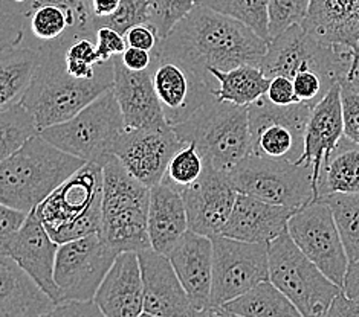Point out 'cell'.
Masks as SVG:
<instances>
[{
  "instance_id": "obj_17",
  "label": "cell",
  "mask_w": 359,
  "mask_h": 317,
  "mask_svg": "<svg viewBox=\"0 0 359 317\" xmlns=\"http://www.w3.org/2000/svg\"><path fill=\"white\" fill-rule=\"evenodd\" d=\"M187 209L188 229L201 235H220L231 211L237 191L226 171H220L205 160L202 176L181 191Z\"/></svg>"
},
{
  "instance_id": "obj_4",
  "label": "cell",
  "mask_w": 359,
  "mask_h": 317,
  "mask_svg": "<svg viewBox=\"0 0 359 317\" xmlns=\"http://www.w3.org/2000/svg\"><path fill=\"white\" fill-rule=\"evenodd\" d=\"M150 188L135 178L115 154L102 164L100 235L118 253L149 248Z\"/></svg>"
},
{
  "instance_id": "obj_46",
  "label": "cell",
  "mask_w": 359,
  "mask_h": 317,
  "mask_svg": "<svg viewBox=\"0 0 359 317\" xmlns=\"http://www.w3.org/2000/svg\"><path fill=\"white\" fill-rule=\"evenodd\" d=\"M50 316L75 317V316H102V314L95 301H74V299H66V301H58L55 304Z\"/></svg>"
},
{
  "instance_id": "obj_51",
  "label": "cell",
  "mask_w": 359,
  "mask_h": 317,
  "mask_svg": "<svg viewBox=\"0 0 359 317\" xmlns=\"http://www.w3.org/2000/svg\"><path fill=\"white\" fill-rule=\"evenodd\" d=\"M339 84H347L352 89L359 92V50H358V54H356L352 71H350V73L347 76V80L343 81V83H339Z\"/></svg>"
},
{
  "instance_id": "obj_32",
  "label": "cell",
  "mask_w": 359,
  "mask_h": 317,
  "mask_svg": "<svg viewBox=\"0 0 359 317\" xmlns=\"http://www.w3.org/2000/svg\"><path fill=\"white\" fill-rule=\"evenodd\" d=\"M320 199L332 209L348 262L359 261V192H332Z\"/></svg>"
},
{
  "instance_id": "obj_9",
  "label": "cell",
  "mask_w": 359,
  "mask_h": 317,
  "mask_svg": "<svg viewBox=\"0 0 359 317\" xmlns=\"http://www.w3.org/2000/svg\"><path fill=\"white\" fill-rule=\"evenodd\" d=\"M124 118L112 89L93 99L66 121L39 133L46 141L84 162L104 164L112 147L124 130Z\"/></svg>"
},
{
  "instance_id": "obj_31",
  "label": "cell",
  "mask_w": 359,
  "mask_h": 317,
  "mask_svg": "<svg viewBox=\"0 0 359 317\" xmlns=\"http://www.w3.org/2000/svg\"><path fill=\"white\" fill-rule=\"evenodd\" d=\"M208 72L215 76L217 87L212 92L219 101H228L237 106H250L263 95H266L271 78L262 72L259 66L243 64L234 69L220 71L210 67Z\"/></svg>"
},
{
  "instance_id": "obj_5",
  "label": "cell",
  "mask_w": 359,
  "mask_h": 317,
  "mask_svg": "<svg viewBox=\"0 0 359 317\" xmlns=\"http://www.w3.org/2000/svg\"><path fill=\"white\" fill-rule=\"evenodd\" d=\"M102 165L86 162L36 208L58 244L97 234L101 229Z\"/></svg>"
},
{
  "instance_id": "obj_30",
  "label": "cell",
  "mask_w": 359,
  "mask_h": 317,
  "mask_svg": "<svg viewBox=\"0 0 359 317\" xmlns=\"http://www.w3.org/2000/svg\"><path fill=\"white\" fill-rule=\"evenodd\" d=\"M219 316L298 317L302 314L271 281H263L222 305Z\"/></svg>"
},
{
  "instance_id": "obj_21",
  "label": "cell",
  "mask_w": 359,
  "mask_h": 317,
  "mask_svg": "<svg viewBox=\"0 0 359 317\" xmlns=\"http://www.w3.org/2000/svg\"><path fill=\"white\" fill-rule=\"evenodd\" d=\"M93 301L106 317L142 316L144 287L138 252L116 255Z\"/></svg>"
},
{
  "instance_id": "obj_50",
  "label": "cell",
  "mask_w": 359,
  "mask_h": 317,
  "mask_svg": "<svg viewBox=\"0 0 359 317\" xmlns=\"http://www.w3.org/2000/svg\"><path fill=\"white\" fill-rule=\"evenodd\" d=\"M90 2V10L95 17H107L114 14L121 0H89Z\"/></svg>"
},
{
  "instance_id": "obj_20",
  "label": "cell",
  "mask_w": 359,
  "mask_h": 317,
  "mask_svg": "<svg viewBox=\"0 0 359 317\" xmlns=\"http://www.w3.org/2000/svg\"><path fill=\"white\" fill-rule=\"evenodd\" d=\"M167 256L199 316H210L212 284L211 238L188 229Z\"/></svg>"
},
{
  "instance_id": "obj_15",
  "label": "cell",
  "mask_w": 359,
  "mask_h": 317,
  "mask_svg": "<svg viewBox=\"0 0 359 317\" xmlns=\"http://www.w3.org/2000/svg\"><path fill=\"white\" fill-rule=\"evenodd\" d=\"M151 78L165 121L175 127L215 98L217 81L212 75L175 57L151 50Z\"/></svg>"
},
{
  "instance_id": "obj_13",
  "label": "cell",
  "mask_w": 359,
  "mask_h": 317,
  "mask_svg": "<svg viewBox=\"0 0 359 317\" xmlns=\"http://www.w3.org/2000/svg\"><path fill=\"white\" fill-rule=\"evenodd\" d=\"M116 255L100 232L58 244L54 267L58 301H93Z\"/></svg>"
},
{
  "instance_id": "obj_36",
  "label": "cell",
  "mask_w": 359,
  "mask_h": 317,
  "mask_svg": "<svg viewBox=\"0 0 359 317\" xmlns=\"http://www.w3.org/2000/svg\"><path fill=\"white\" fill-rule=\"evenodd\" d=\"M151 5L150 0H121L118 10L107 17L93 15V27H109L116 32L126 36L130 28L141 23H150Z\"/></svg>"
},
{
  "instance_id": "obj_37",
  "label": "cell",
  "mask_w": 359,
  "mask_h": 317,
  "mask_svg": "<svg viewBox=\"0 0 359 317\" xmlns=\"http://www.w3.org/2000/svg\"><path fill=\"white\" fill-rule=\"evenodd\" d=\"M309 5L311 0H268L271 38L294 24H302Z\"/></svg>"
},
{
  "instance_id": "obj_3",
  "label": "cell",
  "mask_w": 359,
  "mask_h": 317,
  "mask_svg": "<svg viewBox=\"0 0 359 317\" xmlns=\"http://www.w3.org/2000/svg\"><path fill=\"white\" fill-rule=\"evenodd\" d=\"M86 162L55 147L40 133L0 162V202L29 212Z\"/></svg>"
},
{
  "instance_id": "obj_26",
  "label": "cell",
  "mask_w": 359,
  "mask_h": 317,
  "mask_svg": "<svg viewBox=\"0 0 359 317\" xmlns=\"http://www.w3.org/2000/svg\"><path fill=\"white\" fill-rule=\"evenodd\" d=\"M302 28L323 43L358 49L359 0H311Z\"/></svg>"
},
{
  "instance_id": "obj_44",
  "label": "cell",
  "mask_w": 359,
  "mask_h": 317,
  "mask_svg": "<svg viewBox=\"0 0 359 317\" xmlns=\"http://www.w3.org/2000/svg\"><path fill=\"white\" fill-rule=\"evenodd\" d=\"M124 37L127 41V46L145 49V50H150V52L156 48L158 41L161 40L156 28L153 27L151 23L136 24V27L130 28L126 32Z\"/></svg>"
},
{
  "instance_id": "obj_53",
  "label": "cell",
  "mask_w": 359,
  "mask_h": 317,
  "mask_svg": "<svg viewBox=\"0 0 359 317\" xmlns=\"http://www.w3.org/2000/svg\"><path fill=\"white\" fill-rule=\"evenodd\" d=\"M75 2H80V0H75Z\"/></svg>"
},
{
  "instance_id": "obj_2",
  "label": "cell",
  "mask_w": 359,
  "mask_h": 317,
  "mask_svg": "<svg viewBox=\"0 0 359 317\" xmlns=\"http://www.w3.org/2000/svg\"><path fill=\"white\" fill-rule=\"evenodd\" d=\"M63 49L65 41H60L37 50L36 71L22 99V104L36 119L39 132L72 118L101 93L112 89V59L95 78L81 80L67 72Z\"/></svg>"
},
{
  "instance_id": "obj_8",
  "label": "cell",
  "mask_w": 359,
  "mask_h": 317,
  "mask_svg": "<svg viewBox=\"0 0 359 317\" xmlns=\"http://www.w3.org/2000/svg\"><path fill=\"white\" fill-rule=\"evenodd\" d=\"M268 256L269 281L300 314L303 317L326 316L332 301L343 288L307 258L287 232L268 244Z\"/></svg>"
},
{
  "instance_id": "obj_14",
  "label": "cell",
  "mask_w": 359,
  "mask_h": 317,
  "mask_svg": "<svg viewBox=\"0 0 359 317\" xmlns=\"http://www.w3.org/2000/svg\"><path fill=\"white\" fill-rule=\"evenodd\" d=\"M287 234L324 275L343 288L348 258L326 202L313 199L297 209L289 218Z\"/></svg>"
},
{
  "instance_id": "obj_28",
  "label": "cell",
  "mask_w": 359,
  "mask_h": 317,
  "mask_svg": "<svg viewBox=\"0 0 359 317\" xmlns=\"http://www.w3.org/2000/svg\"><path fill=\"white\" fill-rule=\"evenodd\" d=\"M39 62L36 49L25 45L0 52V110L20 104Z\"/></svg>"
},
{
  "instance_id": "obj_6",
  "label": "cell",
  "mask_w": 359,
  "mask_h": 317,
  "mask_svg": "<svg viewBox=\"0 0 359 317\" xmlns=\"http://www.w3.org/2000/svg\"><path fill=\"white\" fill-rule=\"evenodd\" d=\"M173 128L179 139L194 142L203 159L220 171L234 168L251 153L248 106L215 97Z\"/></svg>"
},
{
  "instance_id": "obj_39",
  "label": "cell",
  "mask_w": 359,
  "mask_h": 317,
  "mask_svg": "<svg viewBox=\"0 0 359 317\" xmlns=\"http://www.w3.org/2000/svg\"><path fill=\"white\" fill-rule=\"evenodd\" d=\"M25 34V3L0 0V52L20 45Z\"/></svg>"
},
{
  "instance_id": "obj_38",
  "label": "cell",
  "mask_w": 359,
  "mask_h": 317,
  "mask_svg": "<svg viewBox=\"0 0 359 317\" xmlns=\"http://www.w3.org/2000/svg\"><path fill=\"white\" fill-rule=\"evenodd\" d=\"M150 23L156 28L159 38H164L198 5V0H150Z\"/></svg>"
},
{
  "instance_id": "obj_22",
  "label": "cell",
  "mask_w": 359,
  "mask_h": 317,
  "mask_svg": "<svg viewBox=\"0 0 359 317\" xmlns=\"http://www.w3.org/2000/svg\"><path fill=\"white\" fill-rule=\"evenodd\" d=\"M294 212L254 195L237 192L234 208L220 235L248 243L269 244L272 239L287 232V223Z\"/></svg>"
},
{
  "instance_id": "obj_33",
  "label": "cell",
  "mask_w": 359,
  "mask_h": 317,
  "mask_svg": "<svg viewBox=\"0 0 359 317\" xmlns=\"http://www.w3.org/2000/svg\"><path fill=\"white\" fill-rule=\"evenodd\" d=\"M37 133L36 119L22 102L0 110V162L11 156L31 136Z\"/></svg>"
},
{
  "instance_id": "obj_49",
  "label": "cell",
  "mask_w": 359,
  "mask_h": 317,
  "mask_svg": "<svg viewBox=\"0 0 359 317\" xmlns=\"http://www.w3.org/2000/svg\"><path fill=\"white\" fill-rule=\"evenodd\" d=\"M343 291L348 296L359 302V261L348 262V267L344 276Z\"/></svg>"
},
{
  "instance_id": "obj_25",
  "label": "cell",
  "mask_w": 359,
  "mask_h": 317,
  "mask_svg": "<svg viewBox=\"0 0 359 317\" xmlns=\"http://www.w3.org/2000/svg\"><path fill=\"white\" fill-rule=\"evenodd\" d=\"M55 304L0 247V317L50 316Z\"/></svg>"
},
{
  "instance_id": "obj_52",
  "label": "cell",
  "mask_w": 359,
  "mask_h": 317,
  "mask_svg": "<svg viewBox=\"0 0 359 317\" xmlns=\"http://www.w3.org/2000/svg\"><path fill=\"white\" fill-rule=\"evenodd\" d=\"M11 2H14V3H27L28 0H11Z\"/></svg>"
},
{
  "instance_id": "obj_54",
  "label": "cell",
  "mask_w": 359,
  "mask_h": 317,
  "mask_svg": "<svg viewBox=\"0 0 359 317\" xmlns=\"http://www.w3.org/2000/svg\"><path fill=\"white\" fill-rule=\"evenodd\" d=\"M358 50H359V45H358Z\"/></svg>"
},
{
  "instance_id": "obj_24",
  "label": "cell",
  "mask_w": 359,
  "mask_h": 317,
  "mask_svg": "<svg viewBox=\"0 0 359 317\" xmlns=\"http://www.w3.org/2000/svg\"><path fill=\"white\" fill-rule=\"evenodd\" d=\"M112 90L121 108L126 128H138L144 125L165 121L159 106L150 67L145 71H130L123 64L121 57L115 55Z\"/></svg>"
},
{
  "instance_id": "obj_42",
  "label": "cell",
  "mask_w": 359,
  "mask_h": 317,
  "mask_svg": "<svg viewBox=\"0 0 359 317\" xmlns=\"http://www.w3.org/2000/svg\"><path fill=\"white\" fill-rule=\"evenodd\" d=\"M95 48L101 63L110 62L115 55H121L126 48V37L109 27H100L95 32Z\"/></svg>"
},
{
  "instance_id": "obj_7",
  "label": "cell",
  "mask_w": 359,
  "mask_h": 317,
  "mask_svg": "<svg viewBox=\"0 0 359 317\" xmlns=\"http://www.w3.org/2000/svg\"><path fill=\"white\" fill-rule=\"evenodd\" d=\"M358 49L329 45L311 37L302 24H294L268 41L266 54L260 59L262 72L273 76H287L312 71L330 84L343 83L352 71Z\"/></svg>"
},
{
  "instance_id": "obj_45",
  "label": "cell",
  "mask_w": 359,
  "mask_h": 317,
  "mask_svg": "<svg viewBox=\"0 0 359 317\" xmlns=\"http://www.w3.org/2000/svg\"><path fill=\"white\" fill-rule=\"evenodd\" d=\"M27 216L28 212L14 209L0 202V247L20 229Z\"/></svg>"
},
{
  "instance_id": "obj_18",
  "label": "cell",
  "mask_w": 359,
  "mask_h": 317,
  "mask_svg": "<svg viewBox=\"0 0 359 317\" xmlns=\"http://www.w3.org/2000/svg\"><path fill=\"white\" fill-rule=\"evenodd\" d=\"M138 258L144 287L142 316H199L167 255L149 247L138 252Z\"/></svg>"
},
{
  "instance_id": "obj_12",
  "label": "cell",
  "mask_w": 359,
  "mask_h": 317,
  "mask_svg": "<svg viewBox=\"0 0 359 317\" xmlns=\"http://www.w3.org/2000/svg\"><path fill=\"white\" fill-rule=\"evenodd\" d=\"M311 104L277 106L263 95L248 106L251 153L271 159L297 162L304 151V133Z\"/></svg>"
},
{
  "instance_id": "obj_29",
  "label": "cell",
  "mask_w": 359,
  "mask_h": 317,
  "mask_svg": "<svg viewBox=\"0 0 359 317\" xmlns=\"http://www.w3.org/2000/svg\"><path fill=\"white\" fill-rule=\"evenodd\" d=\"M332 192H359V143L339 139L320 171L316 199Z\"/></svg>"
},
{
  "instance_id": "obj_34",
  "label": "cell",
  "mask_w": 359,
  "mask_h": 317,
  "mask_svg": "<svg viewBox=\"0 0 359 317\" xmlns=\"http://www.w3.org/2000/svg\"><path fill=\"white\" fill-rule=\"evenodd\" d=\"M198 5L241 20L262 38L271 40L268 0H198Z\"/></svg>"
},
{
  "instance_id": "obj_1",
  "label": "cell",
  "mask_w": 359,
  "mask_h": 317,
  "mask_svg": "<svg viewBox=\"0 0 359 317\" xmlns=\"http://www.w3.org/2000/svg\"><path fill=\"white\" fill-rule=\"evenodd\" d=\"M155 49L210 73V67L229 71L243 64L259 66L268 41L243 22L196 5Z\"/></svg>"
},
{
  "instance_id": "obj_47",
  "label": "cell",
  "mask_w": 359,
  "mask_h": 317,
  "mask_svg": "<svg viewBox=\"0 0 359 317\" xmlns=\"http://www.w3.org/2000/svg\"><path fill=\"white\" fill-rule=\"evenodd\" d=\"M121 57L123 64L130 71H145L149 69L151 64V52L150 50L140 49V48H132L127 46L124 52L119 55Z\"/></svg>"
},
{
  "instance_id": "obj_16",
  "label": "cell",
  "mask_w": 359,
  "mask_h": 317,
  "mask_svg": "<svg viewBox=\"0 0 359 317\" xmlns=\"http://www.w3.org/2000/svg\"><path fill=\"white\" fill-rule=\"evenodd\" d=\"M184 143L172 125L161 121L138 128H124L114 143L112 154L135 178L151 188L161 182L170 159Z\"/></svg>"
},
{
  "instance_id": "obj_41",
  "label": "cell",
  "mask_w": 359,
  "mask_h": 317,
  "mask_svg": "<svg viewBox=\"0 0 359 317\" xmlns=\"http://www.w3.org/2000/svg\"><path fill=\"white\" fill-rule=\"evenodd\" d=\"M341 85V107H343L344 136L359 143V92L347 84Z\"/></svg>"
},
{
  "instance_id": "obj_11",
  "label": "cell",
  "mask_w": 359,
  "mask_h": 317,
  "mask_svg": "<svg viewBox=\"0 0 359 317\" xmlns=\"http://www.w3.org/2000/svg\"><path fill=\"white\" fill-rule=\"evenodd\" d=\"M212 284L210 316L231 299L246 293L254 286L269 281L268 244L248 243L225 235L211 237Z\"/></svg>"
},
{
  "instance_id": "obj_10",
  "label": "cell",
  "mask_w": 359,
  "mask_h": 317,
  "mask_svg": "<svg viewBox=\"0 0 359 317\" xmlns=\"http://www.w3.org/2000/svg\"><path fill=\"white\" fill-rule=\"evenodd\" d=\"M226 173L237 192L292 211L316 199L313 169L307 164L250 153Z\"/></svg>"
},
{
  "instance_id": "obj_40",
  "label": "cell",
  "mask_w": 359,
  "mask_h": 317,
  "mask_svg": "<svg viewBox=\"0 0 359 317\" xmlns=\"http://www.w3.org/2000/svg\"><path fill=\"white\" fill-rule=\"evenodd\" d=\"M292 83L297 97L300 98V101L307 102L311 106H315L333 85L324 80L320 73L312 71L297 73L292 78Z\"/></svg>"
},
{
  "instance_id": "obj_35",
  "label": "cell",
  "mask_w": 359,
  "mask_h": 317,
  "mask_svg": "<svg viewBox=\"0 0 359 317\" xmlns=\"http://www.w3.org/2000/svg\"><path fill=\"white\" fill-rule=\"evenodd\" d=\"M205 168V159L194 142H185L170 159L162 180L182 191L198 180Z\"/></svg>"
},
{
  "instance_id": "obj_48",
  "label": "cell",
  "mask_w": 359,
  "mask_h": 317,
  "mask_svg": "<svg viewBox=\"0 0 359 317\" xmlns=\"http://www.w3.org/2000/svg\"><path fill=\"white\" fill-rule=\"evenodd\" d=\"M330 317H359V302L355 299L348 297L344 291H341L337 297L333 299L327 314Z\"/></svg>"
},
{
  "instance_id": "obj_27",
  "label": "cell",
  "mask_w": 359,
  "mask_h": 317,
  "mask_svg": "<svg viewBox=\"0 0 359 317\" xmlns=\"http://www.w3.org/2000/svg\"><path fill=\"white\" fill-rule=\"evenodd\" d=\"M147 223L151 248L164 255H168L188 230L182 194L165 180L150 188Z\"/></svg>"
},
{
  "instance_id": "obj_23",
  "label": "cell",
  "mask_w": 359,
  "mask_h": 317,
  "mask_svg": "<svg viewBox=\"0 0 359 317\" xmlns=\"http://www.w3.org/2000/svg\"><path fill=\"white\" fill-rule=\"evenodd\" d=\"M344 136L341 85L333 84L329 92L312 107L304 133V151L298 164H307L313 169L315 188L324 162Z\"/></svg>"
},
{
  "instance_id": "obj_19",
  "label": "cell",
  "mask_w": 359,
  "mask_h": 317,
  "mask_svg": "<svg viewBox=\"0 0 359 317\" xmlns=\"http://www.w3.org/2000/svg\"><path fill=\"white\" fill-rule=\"evenodd\" d=\"M2 248L19 262L20 267L50 299L58 302V288L54 281L58 243L49 235L36 208L28 212L20 229L8 239Z\"/></svg>"
},
{
  "instance_id": "obj_43",
  "label": "cell",
  "mask_w": 359,
  "mask_h": 317,
  "mask_svg": "<svg viewBox=\"0 0 359 317\" xmlns=\"http://www.w3.org/2000/svg\"><path fill=\"white\" fill-rule=\"evenodd\" d=\"M266 98L277 106H289L302 102L297 97L294 83L287 76H273L266 92Z\"/></svg>"
}]
</instances>
